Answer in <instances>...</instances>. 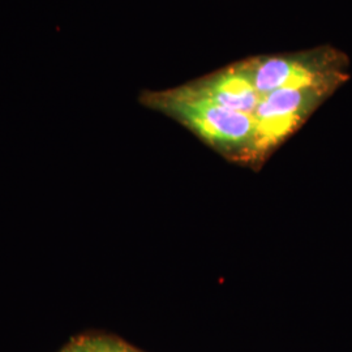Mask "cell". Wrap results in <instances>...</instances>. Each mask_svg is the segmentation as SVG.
Segmentation results:
<instances>
[{"mask_svg": "<svg viewBox=\"0 0 352 352\" xmlns=\"http://www.w3.org/2000/svg\"><path fill=\"white\" fill-rule=\"evenodd\" d=\"M141 102L154 110L174 116L214 146L252 151L256 132L253 115L184 97L176 90L146 91L141 96Z\"/></svg>", "mask_w": 352, "mask_h": 352, "instance_id": "cell-1", "label": "cell"}, {"mask_svg": "<svg viewBox=\"0 0 352 352\" xmlns=\"http://www.w3.org/2000/svg\"><path fill=\"white\" fill-rule=\"evenodd\" d=\"M347 64L346 56L338 51L324 49L302 56L252 59L238 67L261 96H267L279 89L336 90L347 80Z\"/></svg>", "mask_w": 352, "mask_h": 352, "instance_id": "cell-2", "label": "cell"}, {"mask_svg": "<svg viewBox=\"0 0 352 352\" xmlns=\"http://www.w3.org/2000/svg\"><path fill=\"white\" fill-rule=\"evenodd\" d=\"M331 89H279L264 96L253 118L256 132L252 151L263 153L279 144L300 126Z\"/></svg>", "mask_w": 352, "mask_h": 352, "instance_id": "cell-3", "label": "cell"}, {"mask_svg": "<svg viewBox=\"0 0 352 352\" xmlns=\"http://www.w3.org/2000/svg\"><path fill=\"white\" fill-rule=\"evenodd\" d=\"M175 90L184 97L212 102L228 110L250 115L254 113L264 97L252 85L251 80L238 64Z\"/></svg>", "mask_w": 352, "mask_h": 352, "instance_id": "cell-4", "label": "cell"}, {"mask_svg": "<svg viewBox=\"0 0 352 352\" xmlns=\"http://www.w3.org/2000/svg\"><path fill=\"white\" fill-rule=\"evenodd\" d=\"M62 352H139L123 340L98 334H85L71 340Z\"/></svg>", "mask_w": 352, "mask_h": 352, "instance_id": "cell-5", "label": "cell"}]
</instances>
